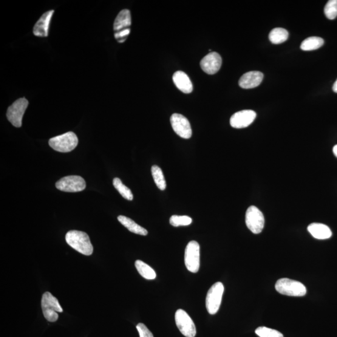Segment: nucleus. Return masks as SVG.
Wrapping results in <instances>:
<instances>
[{
  "label": "nucleus",
  "instance_id": "nucleus-1",
  "mask_svg": "<svg viewBox=\"0 0 337 337\" xmlns=\"http://www.w3.org/2000/svg\"><path fill=\"white\" fill-rule=\"evenodd\" d=\"M66 241L71 247L85 256H91L93 253V247L89 237L84 232L69 231L66 235Z\"/></svg>",
  "mask_w": 337,
  "mask_h": 337
},
{
  "label": "nucleus",
  "instance_id": "nucleus-2",
  "mask_svg": "<svg viewBox=\"0 0 337 337\" xmlns=\"http://www.w3.org/2000/svg\"><path fill=\"white\" fill-rule=\"evenodd\" d=\"M131 15L130 11L124 9L119 13L114 23L115 37L118 42L123 43L131 33Z\"/></svg>",
  "mask_w": 337,
  "mask_h": 337
},
{
  "label": "nucleus",
  "instance_id": "nucleus-3",
  "mask_svg": "<svg viewBox=\"0 0 337 337\" xmlns=\"http://www.w3.org/2000/svg\"><path fill=\"white\" fill-rule=\"evenodd\" d=\"M41 308L44 318L51 322L57 321L59 317L58 313L63 311L58 300L49 291L45 293L42 297Z\"/></svg>",
  "mask_w": 337,
  "mask_h": 337
},
{
  "label": "nucleus",
  "instance_id": "nucleus-4",
  "mask_svg": "<svg viewBox=\"0 0 337 337\" xmlns=\"http://www.w3.org/2000/svg\"><path fill=\"white\" fill-rule=\"evenodd\" d=\"M49 144L51 148L56 151L69 152L74 150L78 146V138L74 132H69L51 138Z\"/></svg>",
  "mask_w": 337,
  "mask_h": 337
},
{
  "label": "nucleus",
  "instance_id": "nucleus-5",
  "mask_svg": "<svg viewBox=\"0 0 337 337\" xmlns=\"http://www.w3.org/2000/svg\"><path fill=\"white\" fill-rule=\"evenodd\" d=\"M275 287L279 293L287 296L303 297L307 293L305 286L301 282L287 278L279 279Z\"/></svg>",
  "mask_w": 337,
  "mask_h": 337
},
{
  "label": "nucleus",
  "instance_id": "nucleus-6",
  "mask_svg": "<svg viewBox=\"0 0 337 337\" xmlns=\"http://www.w3.org/2000/svg\"><path fill=\"white\" fill-rule=\"evenodd\" d=\"M224 287L221 282H216L212 285L207 294L206 305L207 310L211 315H214L219 310L221 304Z\"/></svg>",
  "mask_w": 337,
  "mask_h": 337
},
{
  "label": "nucleus",
  "instance_id": "nucleus-7",
  "mask_svg": "<svg viewBox=\"0 0 337 337\" xmlns=\"http://www.w3.org/2000/svg\"><path fill=\"white\" fill-rule=\"evenodd\" d=\"M185 262L187 269L191 273H197L200 267V246L199 243L194 240L189 242L187 245Z\"/></svg>",
  "mask_w": 337,
  "mask_h": 337
},
{
  "label": "nucleus",
  "instance_id": "nucleus-8",
  "mask_svg": "<svg viewBox=\"0 0 337 337\" xmlns=\"http://www.w3.org/2000/svg\"><path fill=\"white\" fill-rule=\"evenodd\" d=\"M28 101L26 98H21L14 102L8 107L7 116L8 121L13 126L16 127H20L22 125V120L25 111L28 106Z\"/></svg>",
  "mask_w": 337,
  "mask_h": 337
},
{
  "label": "nucleus",
  "instance_id": "nucleus-9",
  "mask_svg": "<svg viewBox=\"0 0 337 337\" xmlns=\"http://www.w3.org/2000/svg\"><path fill=\"white\" fill-rule=\"evenodd\" d=\"M245 223L249 230L253 233L260 234L264 228V216L257 207L252 206L246 211Z\"/></svg>",
  "mask_w": 337,
  "mask_h": 337
},
{
  "label": "nucleus",
  "instance_id": "nucleus-10",
  "mask_svg": "<svg viewBox=\"0 0 337 337\" xmlns=\"http://www.w3.org/2000/svg\"><path fill=\"white\" fill-rule=\"evenodd\" d=\"M175 321L180 332L186 337H194L196 335V328L191 317L186 311L179 309L175 314Z\"/></svg>",
  "mask_w": 337,
  "mask_h": 337
},
{
  "label": "nucleus",
  "instance_id": "nucleus-11",
  "mask_svg": "<svg viewBox=\"0 0 337 337\" xmlns=\"http://www.w3.org/2000/svg\"><path fill=\"white\" fill-rule=\"evenodd\" d=\"M86 182L83 178L79 175L64 177L56 183V188L67 192L83 191L86 188Z\"/></svg>",
  "mask_w": 337,
  "mask_h": 337
},
{
  "label": "nucleus",
  "instance_id": "nucleus-12",
  "mask_svg": "<svg viewBox=\"0 0 337 337\" xmlns=\"http://www.w3.org/2000/svg\"><path fill=\"white\" fill-rule=\"evenodd\" d=\"M171 126L174 132L181 138L189 139L192 137V131L191 124L185 116L175 113L171 116Z\"/></svg>",
  "mask_w": 337,
  "mask_h": 337
},
{
  "label": "nucleus",
  "instance_id": "nucleus-13",
  "mask_svg": "<svg viewBox=\"0 0 337 337\" xmlns=\"http://www.w3.org/2000/svg\"><path fill=\"white\" fill-rule=\"evenodd\" d=\"M256 116V113L253 110H243L237 112L231 118V126L234 128H245L253 123Z\"/></svg>",
  "mask_w": 337,
  "mask_h": 337
},
{
  "label": "nucleus",
  "instance_id": "nucleus-14",
  "mask_svg": "<svg viewBox=\"0 0 337 337\" xmlns=\"http://www.w3.org/2000/svg\"><path fill=\"white\" fill-rule=\"evenodd\" d=\"M222 58L219 53L211 52L200 61L201 69L207 74L214 75L219 72L222 65Z\"/></svg>",
  "mask_w": 337,
  "mask_h": 337
},
{
  "label": "nucleus",
  "instance_id": "nucleus-15",
  "mask_svg": "<svg viewBox=\"0 0 337 337\" xmlns=\"http://www.w3.org/2000/svg\"><path fill=\"white\" fill-rule=\"evenodd\" d=\"M54 13H55V11L50 10L47 11L41 16V18L36 22L35 27H34V35L38 36V37L45 38L48 36L50 22L52 20Z\"/></svg>",
  "mask_w": 337,
  "mask_h": 337
},
{
  "label": "nucleus",
  "instance_id": "nucleus-16",
  "mask_svg": "<svg viewBox=\"0 0 337 337\" xmlns=\"http://www.w3.org/2000/svg\"><path fill=\"white\" fill-rule=\"evenodd\" d=\"M263 73L260 72H250L245 73L239 79V84L242 88L252 89L262 83Z\"/></svg>",
  "mask_w": 337,
  "mask_h": 337
},
{
  "label": "nucleus",
  "instance_id": "nucleus-17",
  "mask_svg": "<svg viewBox=\"0 0 337 337\" xmlns=\"http://www.w3.org/2000/svg\"><path fill=\"white\" fill-rule=\"evenodd\" d=\"M172 80L177 88L186 94H189L193 91L192 81L185 72L178 71L174 73L172 76Z\"/></svg>",
  "mask_w": 337,
  "mask_h": 337
},
{
  "label": "nucleus",
  "instance_id": "nucleus-18",
  "mask_svg": "<svg viewBox=\"0 0 337 337\" xmlns=\"http://www.w3.org/2000/svg\"><path fill=\"white\" fill-rule=\"evenodd\" d=\"M308 231L317 239L324 240L329 239L332 232L326 225L321 223H312L308 226Z\"/></svg>",
  "mask_w": 337,
  "mask_h": 337
},
{
  "label": "nucleus",
  "instance_id": "nucleus-19",
  "mask_svg": "<svg viewBox=\"0 0 337 337\" xmlns=\"http://www.w3.org/2000/svg\"><path fill=\"white\" fill-rule=\"evenodd\" d=\"M118 220L130 232L136 234L141 235V236H147L148 234V231L143 228V227L138 225L134 220L124 216H120L118 217Z\"/></svg>",
  "mask_w": 337,
  "mask_h": 337
},
{
  "label": "nucleus",
  "instance_id": "nucleus-20",
  "mask_svg": "<svg viewBox=\"0 0 337 337\" xmlns=\"http://www.w3.org/2000/svg\"><path fill=\"white\" fill-rule=\"evenodd\" d=\"M135 267L137 268L138 273L144 279L153 280L155 279V277H156V274H155L154 269L150 267L149 265L146 264V263L143 262L142 260H137L135 262Z\"/></svg>",
  "mask_w": 337,
  "mask_h": 337
},
{
  "label": "nucleus",
  "instance_id": "nucleus-21",
  "mask_svg": "<svg viewBox=\"0 0 337 337\" xmlns=\"http://www.w3.org/2000/svg\"><path fill=\"white\" fill-rule=\"evenodd\" d=\"M269 39L273 44H280L287 40L288 32L282 28H274L269 34Z\"/></svg>",
  "mask_w": 337,
  "mask_h": 337
},
{
  "label": "nucleus",
  "instance_id": "nucleus-22",
  "mask_svg": "<svg viewBox=\"0 0 337 337\" xmlns=\"http://www.w3.org/2000/svg\"><path fill=\"white\" fill-rule=\"evenodd\" d=\"M324 44V40L321 38L312 36L307 38L302 42L300 48L304 51H313L319 49Z\"/></svg>",
  "mask_w": 337,
  "mask_h": 337
},
{
  "label": "nucleus",
  "instance_id": "nucleus-23",
  "mask_svg": "<svg viewBox=\"0 0 337 337\" xmlns=\"http://www.w3.org/2000/svg\"><path fill=\"white\" fill-rule=\"evenodd\" d=\"M152 175L158 188L164 191L166 188V182L162 170L160 167L154 165L151 168Z\"/></svg>",
  "mask_w": 337,
  "mask_h": 337
},
{
  "label": "nucleus",
  "instance_id": "nucleus-24",
  "mask_svg": "<svg viewBox=\"0 0 337 337\" xmlns=\"http://www.w3.org/2000/svg\"><path fill=\"white\" fill-rule=\"evenodd\" d=\"M113 185L124 199L128 200H133V194L131 190L124 185L120 179L118 177L115 178L113 179Z\"/></svg>",
  "mask_w": 337,
  "mask_h": 337
},
{
  "label": "nucleus",
  "instance_id": "nucleus-25",
  "mask_svg": "<svg viewBox=\"0 0 337 337\" xmlns=\"http://www.w3.org/2000/svg\"><path fill=\"white\" fill-rule=\"evenodd\" d=\"M192 219L187 216H177L174 215L170 218V224L174 227L187 226L191 224Z\"/></svg>",
  "mask_w": 337,
  "mask_h": 337
},
{
  "label": "nucleus",
  "instance_id": "nucleus-26",
  "mask_svg": "<svg viewBox=\"0 0 337 337\" xmlns=\"http://www.w3.org/2000/svg\"><path fill=\"white\" fill-rule=\"evenodd\" d=\"M256 333L259 337H284V335L279 331L265 327L257 328L256 330Z\"/></svg>",
  "mask_w": 337,
  "mask_h": 337
},
{
  "label": "nucleus",
  "instance_id": "nucleus-27",
  "mask_svg": "<svg viewBox=\"0 0 337 337\" xmlns=\"http://www.w3.org/2000/svg\"><path fill=\"white\" fill-rule=\"evenodd\" d=\"M324 13L327 18L334 19L337 16V0L328 1L324 8Z\"/></svg>",
  "mask_w": 337,
  "mask_h": 337
},
{
  "label": "nucleus",
  "instance_id": "nucleus-28",
  "mask_svg": "<svg viewBox=\"0 0 337 337\" xmlns=\"http://www.w3.org/2000/svg\"><path fill=\"white\" fill-rule=\"evenodd\" d=\"M137 328L139 333H140V337H154L151 331L142 323L138 324Z\"/></svg>",
  "mask_w": 337,
  "mask_h": 337
},
{
  "label": "nucleus",
  "instance_id": "nucleus-29",
  "mask_svg": "<svg viewBox=\"0 0 337 337\" xmlns=\"http://www.w3.org/2000/svg\"><path fill=\"white\" fill-rule=\"evenodd\" d=\"M333 91L334 92L337 93V79L333 84Z\"/></svg>",
  "mask_w": 337,
  "mask_h": 337
},
{
  "label": "nucleus",
  "instance_id": "nucleus-30",
  "mask_svg": "<svg viewBox=\"0 0 337 337\" xmlns=\"http://www.w3.org/2000/svg\"><path fill=\"white\" fill-rule=\"evenodd\" d=\"M333 152L334 154H335V156L337 158V145L333 147Z\"/></svg>",
  "mask_w": 337,
  "mask_h": 337
}]
</instances>
